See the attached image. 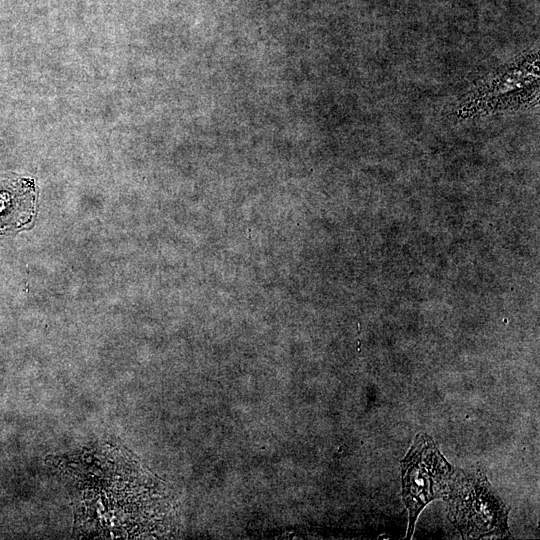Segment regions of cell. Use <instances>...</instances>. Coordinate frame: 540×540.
I'll return each instance as SVG.
<instances>
[{
  "instance_id": "cell-1",
  "label": "cell",
  "mask_w": 540,
  "mask_h": 540,
  "mask_svg": "<svg viewBox=\"0 0 540 540\" xmlns=\"http://www.w3.org/2000/svg\"><path fill=\"white\" fill-rule=\"evenodd\" d=\"M444 500L448 505L449 519L462 538L510 536V507L481 471L456 468Z\"/></svg>"
},
{
  "instance_id": "cell-2",
  "label": "cell",
  "mask_w": 540,
  "mask_h": 540,
  "mask_svg": "<svg viewBox=\"0 0 540 540\" xmlns=\"http://www.w3.org/2000/svg\"><path fill=\"white\" fill-rule=\"evenodd\" d=\"M455 470L432 437L426 433L415 437L401 461L402 498L409 519L407 539H411L418 516L426 505L446 497Z\"/></svg>"
},
{
  "instance_id": "cell-3",
  "label": "cell",
  "mask_w": 540,
  "mask_h": 540,
  "mask_svg": "<svg viewBox=\"0 0 540 540\" xmlns=\"http://www.w3.org/2000/svg\"><path fill=\"white\" fill-rule=\"evenodd\" d=\"M35 208V190L30 182L0 184V233L27 224Z\"/></svg>"
}]
</instances>
